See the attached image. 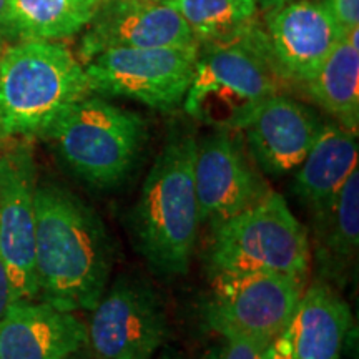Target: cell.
I'll return each mask as SVG.
<instances>
[{
  "label": "cell",
  "mask_w": 359,
  "mask_h": 359,
  "mask_svg": "<svg viewBox=\"0 0 359 359\" xmlns=\"http://www.w3.org/2000/svg\"><path fill=\"white\" fill-rule=\"evenodd\" d=\"M114 245L92 206L64 187L35 188L39 298L64 311H92L105 293Z\"/></svg>",
  "instance_id": "6da1fadb"
},
{
  "label": "cell",
  "mask_w": 359,
  "mask_h": 359,
  "mask_svg": "<svg viewBox=\"0 0 359 359\" xmlns=\"http://www.w3.org/2000/svg\"><path fill=\"white\" fill-rule=\"evenodd\" d=\"M196 140L175 133L148 172L132 213L138 253L160 275H185L200 215L195 191Z\"/></svg>",
  "instance_id": "7a4b0ae2"
},
{
  "label": "cell",
  "mask_w": 359,
  "mask_h": 359,
  "mask_svg": "<svg viewBox=\"0 0 359 359\" xmlns=\"http://www.w3.org/2000/svg\"><path fill=\"white\" fill-rule=\"evenodd\" d=\"M90 93L83 65L64 43H13L0 57V138L42 137Z\"/></svg>",
  "instance_id": "3957f363"
},
{
  "label": "cell",
  "mask_w": 359,
  "mask_h": 359,
  "mask_svg": "<svg viewBox=\"0 0 359 359\" xmlns=\"http://www.w3.org/2000/svg\"><path fill=\"white\" fill-rule=\"evenodd\" d=\"M285 80L273 64L263 24L226 43L203 45L183 107L218 130H241L266 98L281 93Z\"/></svg>",
  "instance_id": "277c9868"
},
{
  "label": "cell",
  "mask_w": 359,
  "mask_h": 359,
  "mask_svg": "<svg viewBox=\"0 0 359 359\" xmlns=\"http://www.w3.org/2000/svg\"><path fill=\"white\" fill-rule=\"evenodd\" d=\"M48 140L75 175L95 188H115L132 177L148 140L137 111L87 95L53 122Z\"/></svg>",
  "instance_id": "5b68a950"
},
{
  "label": "cell",
  "mask_w": 359,
  "mask_h": 359,
  "mask_svg": "<svg viewBox=\"0 0 359 359\" xmlns=\"http://www.w3.org/2000/svg\"><path fill=\"white\" fill-rule=\"evenodd\" d=\"M213 233V275L266 271L306 280L311 259L308 233L280 193L268 191Z\"/></svg>",
  "instance_id": "8992f818"
},
{
  "label": "cell",
  "mask_w": 359,
  "mask_h": 359,
  "mask_svg": "<svg viewBox=\"0 0 359 359\" xmlns=\"http://www.w3.org/2000/svg\"><path fill=\"white\" fill-rule=\"evenodd\" d=\"M200 43L188 47L110 48L83 65L92 93L140 102L156 110L183 103Z\"/></svg>",
  "instance_id": "52a82bcc"
},
{
  "label": "cell",
  "mask_w": 359,
  "mask_h": 359,
  "mask_svg": "<svg viewBox=\"0 0 359 359\" xmlns=\"http://www.w3.org/2000/svg\"><path fill=\"white\" fill-rule=\"evenodd\" d=\"M304 281L280 273H217L208 321L222 336L243 334L273 343L285 333Z\"/></svg>",
  "instance_id": "ba28073f"
},
{
  "label": "cell",
  "mask_w": 359,
  "mask_h": 359,
  "mask_svg": "<svg viewBox=\"0 0 359 359\" xmlns=\"http://www.w3.org/2000/svg\"><path fill=\"white\" fill-rule=\"evenodd\" d=\"M92 311L87 341L102 359H151L167 338V313L145 281L120 276Z\"/></svg>",
  "instance_id": "9c48e42d"
},
{
  "label": "cell",
  "mask_w": 359,
  "mask_h": 359,
  "mask_svg": "<svg viewBox=\"0 0 359 359\" xmlns=\"http://www.w3.org/2000/svg\"><path fill=\"white\" fill-rule=\"evenodd\" d=\"M35 161L32 148L15 143L0 154V259L13 299L39 298L35 273Z\"/></svg>",
  "instance_id": "30bf717a"
},
{
  "label": "cell",
  "mask_w": 359,
  "mask_h": 359,
  "mask_svg": "<svg viewBox=\"0 0 359 359\" xmlns=\"http://www.w3.org/2000/svg\"><path fill=\"white\" fill-rule=\"evenodd\" d=\"M263 27L278 74L303 85L348 35L323 0H291L271 8Z\"/></svg>",
  "instance_id": "8fae6325"
},
{
  "label": "cell",
  "mask_w": 359,
  "mask_h": 359,
  "mask_svg": "<svg viewBox=\"0 0 359 359\" xmlns=\"http://www.w3.org/2000/svg\"><path fill=\"white\" fill-rule=\"evenodd\" d=\"M198 43L180 13L165 2L102 0L79 45V62L88 64L110 48L188 47Z\"/></svg>",
  "instance_id": "7c38bea8"
},
{
  "label": "cell",
  "mask_w": 359,
  "mask_h": 359,
  "mask_svg": "<svg viewBox=\"0 0 359 359\" xmlns=\"http://www.w3.org/2000/svg\"><path fill=\"white\" fill-rule=\"evenodd\" d=\"M195 191L200 223L213 230L268 193L230 130L196 142Z\"/></svg>",
  "instance_id": "4fadbf2b"
},
{
  "label": "cell",
  "mask_w": 359,
  "mask_h": 359,
  "mask_svg": "<svg viewBox=\"0 0 359 359\" xmlns=\"http://www.w3.org/2000/svg\"><path fill=\"white\" fill-rule=\"evenodd\" d=\"M323 127L325 123L311 109L278 93L266 98L241 130L263 172L283 175L302 165Z\"/></svg>",
  "instance_id": "5bb4252c"
},
{
  "label": "cell",
  "mask_w": 359,
  "mask_h": 359,
  "mask_svg": "<svg viewBox=\"0 0 359 359\" xmlns=\"http://www.w3.org/2000/svg\"><path fill=\"white\" fill-rule=\"evenodd\" d=\"M85 343L83 323L47 302L13 299L0 320V359H69Z\"/></svg>",
  "instance_id": "9a60e30c"
},
{
  "label": "cell",
  "mask_w": 359,
  "mask_h": 359,
  "mask_svg": "<svg viewBox=\"0 0 359 359\" xmlns=\"http://www.w3.org/2000/svg\"><path fill=\"white\" fill-rule=\"evenodd\" d=\"M354 170H358L356 133L339 125L325 123L298 167L293 191L320 222L333 210L341 188Z\"/></svg>",
  "instance_id": "2e32d148"
},
{
  "label": "cell",
  "mask_w": 359,
  "mask_h": 359,
  "mask_svg": "<svg viewBox=\"0 0 359 359\" xmlns=\"http://www.w3.org/2000/svg\"><path fill=\"white\" fill-rule=\"evenodd\" d=\"M351 326L348 303L326 283L303 291L290 326L283 333L290 359H341Z\"/></svg>",
  "instance_id": "e0dca14e"
},
{
  "label": "cell",
  "mask_w": 359,
  "mask_h": 359,
  "mask_svg": "<svg viewBox=\"0 0 359 359\" xmlns=\"http://www.w3.org/2000/svg\"><path fill=\"white\" fill-rule=\"evenodd\" d=\"M359 29L336 45L320 69L304 83L309 98L339 122L358 133L359 125Z\"/></svg>",
  "instance_id": "ac0fdd59"
},
{
  "label": "cell",
  "mask_w": 359,
  "mask_h": 359,
  "mask_svg": "<svg viewBox=\"0 0 359 359\" xmlns=\"http://www.w3.org/2000/svg\"><path fill=\"white\" fill-rule=\"evenodd\" d=\"M102 0H11V40H64L82 32Z\"/></svg>",
  "instance_id": "d6986e66"
},
{
  "label": "cell",
  "mask_w": 359,
  "mask_h": 359,
  "mask_svg": "<svg viewBox=\"0 0 359 359\" xmlns=\"http://www.w3.org/2000/svg\"><path fill=\"white\" fill-rule=\"evenodd\" d=\"M321 236L318 238L316 259L325 276L334 281L346 280L356 262L359 246V175H349L333 210L320 219Z\"/></svg>",
  "instance_id": "ffe728a7"
},
{
  "label": "cell",
  "mask_w": 359,
  "mask_h": 359,
  "mask_svg": "<svg viewBox=\"0 0 359 359\" xmlns=\"http://www.w3.org/2000/svg\"><path fill=\"white\" fill-rule=\"evenodd\" d=\"M200 45L226 43L243 37L259 22L257 0H167Z\"/></svg>",
  "instance_id": "44dd1931"
},
{
  "label": "cell",
  "mask_w": 359,
  "mask_h": 359,
  "mask_svg": "<svg viewBox=\"0 0 359 359\" xmlns=\"http://www.w3.org/2000/svg\"><path fill=\"white\" fill-rule=\"evenodd\" d=\"M222 359H269V344L266 341L250 338L243 334L224 336Z\"/></svg>",
  "instance_id": "7402d4cb"
},
{
  "label": "cell",
  "mask_w": 359,
  "mask_h": 359,
  "mask_svg": "<svg viewBox=\"0 0 359 359\" xmlns=\"http://www.w3.org/2000/svg\"><path fill=\"white\" fill-rule=\"evenodd\" d=\"M336 22L349 34L359 25V0H323Z\"/></svg>",
  "instance_id": "603a6c76"
},
{
  "label": "cell",
  "mask_w": 359,
  "mask_h": 359,
  "mask_svg": "<svg viewBox=\"0 0 359 359\" xmlns=\"http://www.w3.org/2000/svg\"><path fill=\"white\" fill-rule=\"evenodd\" d=\"M13 302V294H12V286H11V280H8L7 269L4 266V262L0 259V320L6 314L7 308L11 306V303Z\"/></svg>",
  "instance_id": "cb8c5ba5"
},
{
  "label": "cell",
  "mask_w": 359,
  "mask_h": 359,
  "mask_svg": "<svg viewBox=\"0 0 359 359\" xmlns=\"http://www.w3.org/2000/svg\"><path fill=\"white\" fill-rule=\"evenodd\" d=\"M269 359H290L288 343L283 334L269 344Z\"/></svg>",
  "instance_id": "d4e9b609"
},
{
  "label": "cell",
  "mask_w": 359,
  "mask_h": 359,
  "mask_svg": "<svg viewBox=\"0 0 359 359\" xmlns=\"http://www.w3.org/2000/svg\"><path fill=\"white\" fill-rule=\"evenodd\" d=\"M8 4L11 0H0V42L11 40L8 37Z\"/></svg>",
  "instance_id": "484cf974"
},
{
  "label": "cell",
  "mask_w": 359,
  "mask_h": 359,
  "mask_svg": "<svg viewBox=\"0 0 359 359\" xmlns=\"http://www.w3.org/2000/svg\"><path fill=\"white\" fill-rule=\"evenodd\" d=\"M286 2H291V0H257L259 11H263V12H268V11H271V8L280 7Z\"/></svg>",
  "instance_id": "4316f807"
},
{
  "label": "cell",
  "mask_w": 359,
  "mask_h": 359,
  "mask_svg": "<svg viewBox=\"0 0 359 359\" xmlns=\"http://www.w3.org/2000/svg\"><path fill=\"white\" fill-rule=\"evenodd\" d=\"M158 359H183V358L175 351H165Z\"/></svg>",
  "instance_id": "83f0119b"
},
{
  "label": "cell",
  "mask_w": 359,
  "mask_h": 359,
  "mask_svg": "<svg viewBox=\"0 0 359 359\" xmlns=\"http://www.w3.org/2000/svg\"><path fill=\"white\" fill-rule=\"evenodd\" d=\"M145 2H158V4H161V2H167V0H145Z\"/></svg>",
  "instance_id": "f1b7e54d"
},
{
  "label": "cell",
  "mask_w": 359,
  "mask_h": 359,
  "mask_svg": "<svg viewBox=\"0 0 359 359\" xmlns=\"http://www.w3.org/2000/svg\"><path fill=\"white\" fill-rule=\"evenodd\" d=\"M97 359H102V358H98V356H97Z\"/></svg>",
  "instance_id": "f546056e"
}]
</instances>
